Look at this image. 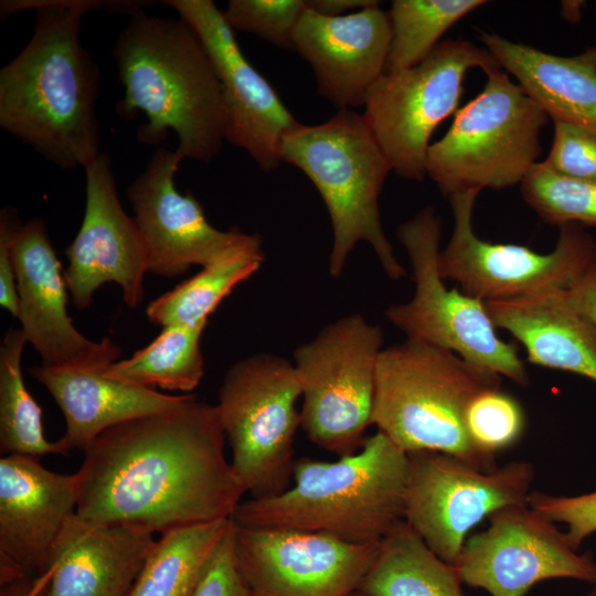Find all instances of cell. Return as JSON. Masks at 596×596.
I'll list each match as a JSON object with an SVG mask.
<instances>
[{
	"label": "cell",
	"mask_w": 596,
	"mask_h": 596,
	"mask_svg": "<svg viewBox=\"0 0 596 596\" xmlns=\"http://www.w3.org/2000/svg\"><path fill=\"white\" fill-rule=\"evenodd\" d=\"M571 302L596 326V263L570 288Z\"/></svg>",
	"instance_id": "39"
},
{
	"label": "cell",
	"mask_w": 596,
	"mask_h": 596,
	"mask_svg": "<svg viewBox=\"0 0 596 596\" xmlns=\"http://www.w3.org/2000/svg\"><path fill=\"white\" fill-rule=\"evenodd\" d=\"M21 330L44 366L103 370L118 361L121 349L111 338L92 341L67 312L68 288L43 220L18 228L11 245Z\"/></svg>",
	"instance_id": "17"
},
{
	"label": "cell",
	"mask_w": 596,
	"mask_h": 596,
	"mask_svg": "<svg viewBox=\"0 0 596 596\" xmlns=\"http://www.w3.org/2000/svg\"><path fill=\"white\" fill-rule=\"evenodd\" d=\"M502 70L517 79L549 118L596 132V44L573 56H560L478 31Z\"/></svg>",
	"instance_id": "25"
},
{
	"label": "cell",
	"mask_w": 596,
	"mask_h": 596,
	"mask_svg": "<svg viewBox=\"0 0 596 596\" xmlns=\"http://www.w3.org/2000/svg\"><path fill=\"white\" fill-rule=\"evenodd\" d=\"M102 1L6 0L1 20L34 9L33 35L0 70V127L55 166L86 168L102 152L96 116L100 74L79 39Z\"/></svg>",
	"instance_id": "2"
},
{
	"label": "cell",
	"mask_w": 596,
	"mask_h": 596,
	"mask_svg": "<svg viewBox=\"0 0 596 596\" xmlns=\"http://www.w3.org/2000/svg\"><path fill=\"white\" fill-rule=\"evenodd\" d=\"M488 520L453 564L464 584L491 596H525L549 579L596 582L593 554H578L565 532L529 503L502 508Z\"/></svg>",
	"instance_id": "14"
},
{
	"label": "cell",
	"mask_w": 596,
	"mask_h": 596,
	"mask_svg": "<svg viewBox=\"0 0 596 596\" xmlns=\"http://www.w3.org/2000/svg\"><path fill=\"white\" fill-rule=\"evenodd\" d=\"M49 579L44 575L21 577L1 585L0 596H47Z\"/></svg>",
	"instance_id": "41"
},
{
	"label": "cell",
	"mask_w": 596,
	"mask_h": 596,
	"mask_svg": "<svg viewBox=\"0 0 596 596\" xmlns=\"http://www.w3.org/2000/svg\"><path fill=\"white\" fill-rule=\"evenodd\" d=\"M264 262L259 235L247 238L198 274L152 300L150 322L163 327L207 322L210 315L236 285L254 275Z\"/></svg>",
	"instance_id": "27"
},
{
	"label": "cell",
	"mask_w": 596,
	"mask_h": 596,
	"mask_svg": "<svg viewBox=\"0 0 596 596\" xmlns=\"http://www.w3.org/2000/svg\"><path fill=\"white\" fill-rule=\"evenodd\" d=\"M521 194L549 224L596 226V182L562 177L538 162L522 181Z\"/></svg>",
	"instance_id": "32"
},
{
	"label": "cell",
	"mask_w": 596,
	"mask_h": 596,
	"mask_svg": "<svg viewBox=\"0 0 596 596\" xmlns=\"http://www.w3.org/2000/svg\"><path fill=\"white\" fill-rule=\"evenodd\" d=\"M306 9V0H231L223 14L234 31L292 50V34Z\"/></svg>",
	"instance_id": "34"
},
{
	"label": "cell",
	"mask_w": 596,
	"mask_h": 596,
	"mask_svg": "<svg viewBox=\"0 0 596 596\" xmlns=\"http://www.w3.org/2000/svg\"><path fill=\"white\" fill-rule=\"evenodd\" d=\"M232 519L162 534L127 596H190Z\"/></svg>",
	"instance_id": "29"
},
{
	"label": "cell",
	"mask_w": 596,
	"mask_h": 596,
	"mask_svg": "<svg viewBox=\"0 0 596 596\" xmlns=\"http://www.w3.org/2000/svg\"><path fill=\"white\" fill-rule=\"evenodd\" d=\"M156 542L152 533L134 526L75 515L44 573L47 596H127Z\"/></svg>",
	"instance_id": "22"
},
{
	"label": "cell",
	"mask_w": 596,
	"mask_h": 596,
	"mask_svg": "<svg viewBox=\"0 0 596 596\" xmlns=\"http://www.w3.org/2000/svg\"><path fill=\"white\" fill-rule=\"evenodd\" d=\"M542 163L562 177L596 182V132L554 120L552 147Z\"/></svg>",
	"instance_id": "35"
},
{
	"label": "cell",
	"mask_w": 596,
	"mask_h": 596,
	"mask_svg": "<svg viewBox=\"0 0 596 596\" xmlns=\"http://www.w3.org/2000/svg\"><path fill=\"white\" fill-rule=\"evenodd\" d=\"M529 504L553 522L564 523L565 534L575 550L596 532V491L573 497L532 491Z\"/></svg>",
	"instance_id": "36"
},
{
	"label": "cell",
	"mask_w": 596,
	"mask_h": 596,
	"mask_svg": "<svg viewBox=\"0 0 596 596\" xmlns=\"http://www.w3.org/2000/svg\"><path fill=\"white\" fill-rule=\"evenodd\" d=\"M486 75L483 89L428 149L427 175L448 198L521 184L541 155L549 116L504 70Z\"/></svg>",
	"instance_id": "7"
},
{
	"label": "cell",
	"mask_w": 596,
	"mask_h": 596,
	"mask_svg": "<svg viewBox=\"0 0 596 596\" xmlns=\"http://www.w3.org/2000/svg\"><path fill=\"white\" fill-rule=\"evenodd\" d=\"M379 544L289 529L236 526L235 533L238 568L253 596H350Z\"/></svg>",
	"instance_id": "15"
},
{
	"label": "cell",
	"mask_w": 596,
	"mask_h": 596,
	"mask_svg": "<svg viewBox=\"0 0 596 596\" xmlns=\"http://www.w3.org/2000/svg\"><path fill=\"white\" fill-rule=\"evenodd\" d=\"M462 585L454 565L402 521L380 542L356 590L365 596H467Z\"/></svg>",
	"instance_id": "26"
},
{
	"label": "cell",
	"mask_w": 596,
	"mask_h": 596,
	"mask_svg": "<svg viewBox=\"0 0 596 596\" xmlns=\"http://www.w3.org/2000/svg\"><path fill=\"white\" fill-rule=\"evenodd\" d=\"M404 521L454 564L469 532L498 510L529 503L534 468L517 460L492 470L439 451L407 454Z\"/></svg>",
	"instance_id": "13"
},
{
	"label": "cell",
	"mask_w": 596,
	"mask_h": 596,
	"mask_svg": "<svg viewBox=\"0 0 596 596\" xmlns=\"http://www.w3.org/2000/svg\"><path fill=\"white\" fill-rule=\"evenodd\" d=\"M124 97L117 113L147 123L137 139L158 146L169 130L183 159L210 162L226 140L227 115L220 79L204 44L182 19L138 10L120 31L113 50Z\"/></svg>",
	"instance_id": "3"
},
{
	"label": "cell",
	"mask_w": 596,
	"mask_h": 596,
	"mask_svg": "<svg viewBox=\"0 0 596 596\" xmlns=\"http://www.w3.org/2000/svg\"><path fill=\"white\" fill-rule=\"evenodd\" d=\"M26 339L21 329L11 328L0 347V449L6 455L39 457L68 455L64 445L49 441L43 433L42 408L26 389L22 354Z\"/></svg>",
	"instance_id": "30"
},
{
	"label": "cell",
	"mask_w": 596,
	"mask_h": 596,
	"mask_svg": "<svg viewBox=\"0 0 596 596\" xmlns=\"http://www.w3.org/2000/svg\"><path fill=\"white\" fill-rule=\"evenodd\" d=\"M485 306L494 327L523 345L528 362L596 383V326L571 302L567 289Z\"/></svg>",
	"instance_id": "24"
},
{
	"label": "cell",
	"mask_w": 596,
	"mask_h": 596,
	"mask_svg": "<svg viewBox=\"0 0 596 596\" xmlns=\"http://www.w3.org/2000/svg\"><path fill=\"white\" fill-rule=\"evenodd\" d=\"M482 0H394L389 11L392 41L385 73L409 68L425 60L444 33Z\"/></svg>",
	"instance_id": "31"
},
{
	"label": "cell",
	"mask_w": 596,
	"mask_h": 596,
	"mask_svg": "<svg viewBox=\"0 0 596 596\" xmlns=\"http://www.w3.org/2000/svg\"><path fill=\"white\" fill-rule=\"evenodd\" d=\"M301 387L294 363L257 353L225 373L215 405L232 451V468L252 498L285 491L292 479Z\"/></svg>",
	"instance_id": "9"
},
{
	"label": "cell",
	"mask_w": 596,
	"mask_h": 596,
	"mask_svg": "<svg viewBox=\"0 0 596 596\" xmlns=\"http://www.w3.org/2000/svg\"><path fill=\"white\" fill-rule=\"evenodd\" d=\"M86 201L83 221L65 249L68 266L64 278L74 306L86 309L95 291L116 283L130 308L143 297L148 256L134 217L126 214L117 195L109 157L99 156L85 168Z\"/></svg>",
	"instance_id": "19"
},
{
	"label": "cell",
	"mask_w": 596,
	"mask_h": 596,
	"mask_svg": "<svg viewBox=\"0 0 596 596\" xmlns=\"http://www.w3.org/2000/svg\"><path fill=\"white\" fill-rule=\"evenodd\" d=\"M76 476L18 454L0 459V582L44 574L76 515Z\"/></svg>",
	"instance_id": "20"
},
{
	"label": "cell",
	"mask_w": 596,
	"mask_h": 596,
	"mask_svg": "<svg viewBox=\"0 0 596 596\" xmlns=\"http://www.w3.org/2000/svg\"><path fill=\"white\" fill-rule=\"evenodd\" d=\"M408 456L385 435L366 437L334 461L295 460L281 493L241 501L238 528L321 532L354 544H379L404 521Z\"/></svg>",
	"instance_id": "4"
},
{
	"label": "cell",
	"mask_w": 596,
	"mask_h": 596,
	"mask_svg": "<svg viewBox=\"0 0 596 596\" xmlns=\"http://www.w3.org/2000/svg\"><path fill=\"white\" fill-rule=\"evenodd\" d=\"M281 162L300 169L320 193L332 225L329 273L339 277L360 242L393 280L406 276L382 227L379 198L391 164L362 114L340 109L318 125L299 124L283 139Z\"/></svg>",
	"instance_id": "6"
},
{
	"label": "cell",
	"mask_w": 596,
	"mask_h": 596,
	"mask_svg": "<svg viewBox=\"0 0 596 596\" xmlns=\"http://www.w3.org/2000/svg\"><path fill=\"white\" fill-rule=\"evenodd\" d=\"M586 596H596V582L593 584L592 589Z\"/></svg>",
	"instance_id": "42"
},
{
	"label": "cell",
	"mask_w": 596,
	"mask_h": 596,
	"mask_svg": "<svg viewBox=\"0 0 596 596\" xmlns=\"http://www.w3.org/2000/svg\"><path fill=\"white\" fill-rule=\"evenodd\" d=\"M373 0H306L309 11L329 15H344L371 6Z\"/></svg>",
	"instance_id": "40"
},
{
	"label": "cell",
	"mask_w": 596,
	"mask_h": 596,
	"mask_svg": "<svg viewBox=\"0 0 596 596\" xmlns=\"http://www.w3.org/2000/svg\"><path fill=\"white\" fill-rule=\"evenodd\" d=\"M198 33L221 83L226 141L245 150L264 172L281 163L284 137L300 123L243 54L223 11L211 0H167Z\"/></svg>",
	"instance_id": "16"
},
{
	"label": "cell",
	"mask_w": 596,
	"mask_h": 596,
	"mask_svg": "<svg viewBox=\"0 0 596 596\" xmlns=\"http://www.w3.org/2000/svg\"><path fill=\"white\" fill-rule=\"evenodd\" d=\"M103 370L44 365L29 369L30 375L50 392L63 413L65 433L60 441L68 451H84L105 430L175 408L193 396L163 394L113 379Z\"/></svg>",
	"instance_id": "23"
},
{
	"label": "cell",
	"mask_w": 596,
	"mask_h": 596,
	"mask_svg": "<svg viewBox=\"0 0 596 596\" xmlns=\"http://www.w3.org/2000/svg\"><path fill=\"white\" fill-rule=\"evenodd\" d=\"M207 322L163 327L147 347L103 370L116 380L189 394L204 375L201 337Z\"/></svg>",
	"instance_id": "28"
},
{
	"label": "cell",
	"mask_w": 596,
	"mask_h": 596,
	"mask_svg": "<svg viewBox=\"0 0 596 596\" xmlns=\"http://www.w3.org/2000/svg\"><path fill=\"white\" fill-rule=\"evenodd\" d=\"M182 160L177 150L158 147L127 189L146 246L148 270L163 277L182 275L193 265L211 264L248 236L237 227L217 230L191 191H178L174 177Z\"/></svg>",
	"instance_id": "18"
},
{
	"label": "cell",
	"mask_w": 596,
	"mask_h": 596,
	"mask_svg": "<svg viewBox=\"0 0 596 596\" xmlns=\"http://www.w3.org/2000/svg\"><path fill=\"white\" fill-rule=\"evenodd\" d=\"M500 384L450 350L406 339L379 355L372 425L406 454L439 451L492 470L496 459L473 446L465 415L479 392Z\"/></svg>",
	"instance_id": "5"
},
{
	"label": "cell",
	"mask_w": 596,
	"mask_h": 596,
	"mask_svg": "<svg viewBox=\"0 0 596 596\" xmlns=\"http://www.w3.org/2000/svg\"><path fill=\"white\" fill-rule=\"evenodd\" d=\"M471 68L487 73L501 66L486 47L449 39L416 66L384 73L372 86L362 116L396 174L425 178L429 140L457 111Z\"/></svg>",
	"instance_id": "11"
},
{
	"label": "cell",
	"mask_w": 596,
	"mask_h": 596,
	"mask_svg": "<svg viewBox=\"0 0 596 596\" xmlns=\"http://www.w3.org/2000/svg\"><path fill=\"white\" fill-rule=\"evenodd\" d=\"M440 237V220L432 206L398 226L415 292L409 301L390 306L386 319L406 339L450 350L483 372L528 386L529 374L517 345L499 338L485 302L446 286L438 269Z\"/></svg>",
	"instance_id": "8"
},
{
	"label": "cell",
	"mask_w": 596,
	"mask_h": 596,
	"mask_svg": "<svg viewBox=\"0 0 596 596\" xmlns=\"http://www.w3.org/2000/svg\"><path fill=\"white\" fill-rule=\"evenodd\" d=\"M215 405H182L102 433L75 473L76 517L161 535L232 519L246 493L224 454Z\"/></svg>",
	"instance_id": "1"
},
{
	"label": "cell",
	"mask_w": 596,
	"mask_h": 596,
	"mask_svg": "<svg viewBox=\"0 0 596 596\" xmlns=\"http://www.w3.org/2000/svg\"><path fill=\"white\" fill-rule=\"evenodd\" d=\"M350 596H365V595H363V594H361L360 592L356 590V592L352 593Z\"/></svg>",
	"instance_id": "43"
},
{
	"label": "cell",
	"mask_w": 596,
	"mask_h": 596,
	"mask_svg": "<svg viewBox=\"0 0 596 596\" xmlns=\"http://www.w3.org/2000/svg\"><path fill=\"white\" fill-rule=\"evenodd\" d=\"M478 194L469 191L448 198L454 230L438 255L440 276L464 294L485 302L570 289L596 263V243L577 224L560 226L556 246L546 254L479 238L472 227Z\"/></svg>",
	"instance_id": "12"
},
{
	"label": "cell",
	"mask_w": 596,
	"mask_h": 596,
	"mask_svg": "<svg viewBox=\"0 0 596 596\" xmlns=\"http://www.w3.org/2000/svg\"><path fill=\"white\" fill-rule=\"evenodd\" d=\"M20 225L14 209L0 211V306L14 318L19 313V296L11 245Z\"/></svg>",
	"instance_id": "38"
},
{
	"label": "cell",
	"mask_w": 596,
	"mask_h": 596,
	"mask_svg": "<svg viewBox=\"0 0 596 596\" xmlns=\"http://www.w3.org/2000/svg\"><path fill=\"white\" fill-rule=\"evenodd\" d=\"M465 425L473 446L496 459L499 451L514 445L522 436L525 417L520 403L492 386L479 392L469 403Z\"/></svg>",
	"instance_id": "33"
},
{
	"label": "cell",
	"mask_w": 596,
	"mask_h": 596,
	"mask_svg": "<svg viewBox=\"0 0 596 596\" xmlns=\"http://www.w3.org/2000/svg\"><path fill=\"white\" fill-rule=\"evenodd\" d=\"M383 331L360 313L344 316L294 350L301 387L300 427L339 457L358 451L372 425Z\"/></svg>",
	"instance_id": "10"
},
{
	"label": "cell",
	"mask_w": 596,
	"mask_h": 596,
	"mask_svg": "<svg viewBox=\"0 0 596 596\" xmlns=\"http://www.w3.org/2000/svg\"><path fill=\"white\" fill-rule=\"evenodd\" d=\"M236 525L233 521L199 576L190 596H253L235 555Z\"/></svg>",
	"instance_id": "37"
},
{
	"label": "cell",
	"mask_w": 596,
	"mask_h": 596,
	"mask_svg": "<svg viewBox=\"0 0 596 596\" xmlns=\"http://www.w3.org/2000/svg\"><path fill=\"white\" fill-rule=\"evenodd\" d=\"M391 41L390 15L377 1L337 17L306 9L292 34L294 50L310 64L319 94L339 110L364 105L385 73Z\"/></svg>",
	"instance_id": "21"
}]
</instances>
